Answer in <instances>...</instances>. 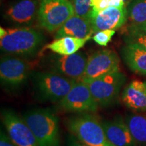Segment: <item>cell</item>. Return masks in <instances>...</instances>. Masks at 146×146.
<instances>
[{"mask_svg": "<svg viewBox=\"0 0 146 146\" xmlns=\"http://www.w3.org/2000/svg\"><path fill=\"white\" fill-rule=\"evenodd\" d=\"M44 41V35L35 29L0 27V47L5 54L30 57L36 54Z\"/></svg>", "mask_w": 146, "mask_h": 146, "instance_id": "cell-1", "label": "cell"}, {"mask_svg": "<svg viewBox=\"0 0 146 146\" xmlns=\"http://www.w3.org/2000/svg\"><path fill=\"white\" fill-rule=\"evenodd\" d=\"M23 118L32 131L39 146H61L59 120L50 109L27 111Z\"/></svg>", "mask_w": 146, "mask_h": 146, "instance_id": "cell-2", "label": "cell"}, {"mask_svg": "<svg viewBox=\"0 0 146 146\" xmlns=\"http://www.w3.org/2000/svg\"><path fill=\"white\" fill-rule=\"evenodd\" d=\"M66 125L70 133L87 146H114L107 138L102 122L91 113L72 116Z\"/></svg>", "mask_w": 146, "mask_h": 146, "instance_id": "cell-3", "label": "cell"}, {"mask_svg": "<svg viewBox=\"0 0 146 146\" xmlns=\"http://www.w3.org/2000/svg\"><path fill=\"white\" fill-rule=\"evenodd\" d=\"M76 81L52 71L37 72L34 76L36 90L41 99L53 102L61 101Z\"/></svg>", "mask_w": 146, "mask_h": 146, "instance_id": "cell-4", "label": "cell"}, {"mask_svg": "<svg viewBox=\"0 0 146 146\" xmlns=\"http://www.w3.org/2000/svg\"><path fill=\"white\" fill-rule=\"evenodd\" d=\"M125 80V75L118 71L95 79L83 81L88 85L91 94L99 106L106 108L114 104L117 100Z\"/></svg>", "mask_w": 146, "mask_h": 146, "instance_id": "cell-5", "label": "cell"}, {"mask_svg": "<svg viewBox=\"0 0 146 146\" xmlns=\"http://www.w3.org/2000/svg\"><path fill=\"white\" fill-rule=\"evenodd\" d=\"M74 11L69 0H41L37 12L39 25L49 32L57 31Z\"/></svg>", "mask_w": 146, "mask_h": 146, "instance_id": "cell-6", "label": "cell"}, {"mask_svg": "<svg viewBox=\"0 0 146 146\" xmlns=\"http://www.w3.org/2000/svg\"><path fill=\"white\" fill-rule=\"evenodd\" d=\"M64 110L68 112L94 113L99 105L93 97L88 85L83 81H77L64 98L60 102Z\"/></svg>", "mask_w": 146, "mask_h": 146, "instance_id": "cell-7", "label": "cell"}, {"mask_svg": "<svg viewBox=\"0 0 146 146\" xmlns=\"http://www.w3.org/2000/svg\"><path fill=\"white\" fill-rule=\"evenodd\" d=\"M29 65L26 61L13 55H5L0 60V79L3 86L14 90L26 83Z\"/></svg>", "mask_w": 146, "mask_h": 146, "instance_id": "cell-8", "label": "cell"}, {"mask_svg": "<svg viewBox=\"0 0 146 146\" xmlns=\"http://www.w3.org/2000/svg\"><path fill=\"white\" fill-rule=\"evenodd\" d=\"M120 71V59L111 50H102L87 58L86 68L81 81L91 80L106 74Z\"/></svg>", "mask_w": 146, "mask_h": 146, "instance_id": "cell-9", "label": "cell"}, {"mask_svg": "<svg viewBox=\"0 0 146 146\" xmlns=\"http://www.w3.org/2000/svg\"><path fill=\"white\" fill-rule=\"evenodd\" d=\"M87 58L86 54L82 52L69 56H54L49 60L48 68L52 72L79 81L85 70Z\"/></svg>", "mask_w": 146, "mask_h": 146, "instance_id": "cell-10", "label": "cell"}, {"mask_svg": "<svg viewBox=\"0 0 146 146\" xmlns=\"http://www.w3.org/2000/svg\"><path fill=\"white\" fill-rule=\"evenodd\" d=\"M1 120L8 135L17 146H39L35 137L23 117L13 111L5 110L1 113Z\"/></svg>", "mask_w": 146, "mask_h": 146, "instance_id": "cell-11", "label": "cell"}, {"mask_svg": "<svg viewBox=\"0 0 146 146\" xmlns=\"http://www.w3.org/2000/svg\"><path fill=\"white\" fill-rule=\"evenodd\" d=\"M128 19L127 8L109 7L96 14H91L90 21L93 33L102 30L120 29Z\"/></svg>", "mask_w": 146, "mask_h": 146, "instance_id": "cell-12", "label": "cell"}, {"mask_svg": "<svg viewBox=\"0 0 146 146\" xmlns=\"http://www.w3.org/2000/svg\"><path fill=\"white\" fill-rule=\"evenodd\" d=\"M39 5L37 0H17L7 9L4 17L16 25H29L37 15Z\"/></svg>", "mask_w": 146, "mask_h": 146, "instance_id": "cell-13", "label": "cell"}, {"mask_svg": "<svg viewBox=\"0 0 146 146\" xmlns=\"http://www.w3.org/2000/svg\"><path fill=\"white\" fill-rule=\"evenodd\" d=\"M107 138L114 146H137L129 131L125 120L116 116L102 122Z\"/></svg>", "mask_w": 146, "mask_h": 146, "instance_id": "cell-14", "label": "cell"}, {"mask_svg": "<svg viewBox=\"0 0 146 146\" xmlns=\"http://www.w3.org/2000/svg\"><path fill=\"white\" fill-rule=\"evenodd\" d=\"M124 104L136 112L146 111V83L139 80L131 81L122 95Z\"/></svg>", "mask_w": 146, "mask_h": 146, "instance_id": "cell-15", "label": "cell"}, {"mask_svg": "<svg viewBox=\"0 0 146 146\" xmlns=\"http://www.w3.org/2000/svg\"><path fill=\"white\" fill-rule=\"evenodd\" d=\"M121 53L125 64L133 72L146 75V49L133 42H126Z\"/></svg>", "mask_w": 146, "mask_h": 146, "instance_id": "cell-16", "label": "cell"}, {"mask_svg": "<svg viewBox=\"0 0 146 146\" xmlns=\"http://www.w3.org/2000/svg\"><path fill=\"white\" fill-rule=\"evenodd\" d=\"M93 33L90 19L74 14L64 24L61 28L56 31L55 39L63 36H73L84 39Z\"/></svg>", "mask_w": 146, "mask_h": 146, "instance_id": "cell-17", "label": "cell"}, {"mask_svg": "<svg viewBox=\"0 0 146 146\" xmlns=\"http://www.w3.org/2000/svg\"><path fill=\"white\" fill-rule=\"evenodd\" d=\"M91 35L87 36L84 39L73 37V36H63L55 39L45 46V48L50 50L55 54L60 56H69L78 52L80 49L84 47Z\"/></svg>", "mask_w": 146, "mask_h": 146, "instance_id": "cell-18", "label": "cell"}, {"mask_svg": "<svg viewBox=\"0 0 146 146\" xmlns=\"http://www.w3.org/2000/svg\"><path fill=\"white\" fill-rule=\"evenodd\" d=\"M125 122L137 146H146V116L131 114Z\"/></svg>", "mask_w": 146, "mask_h": 146, "instance_id": "cell-19", "label": "cell"}, {"mask_svg": "<svg viewBox=\"0 0 146 146\" xmlns=\"http://www.w3.org/2000/svg\"><path fill=\"white\" fill-rule=\"evenodd\" d=\"M128 20L131 25L146 22V0H133L127 7Z\"/></svg>", "mask_w": 146, "mask_h": 146, "instance_id": "cell-20", "label": "cell"}, {"mask_svg": "<svg viewBox=\"0 0 146 146\" xmlns=\"http://www.w3.org/2000/svg\"><path fill=\"white\" fill-rule=\"evenodd\" d=\"M72 5L74 15L90 19L92 11V0H69Z\"/></svg>", "mask_w": 146, "mask_h": 146, "instance_id": "cell-21", "label": "cell"}, {"mask_svg": "<svg viewBox=\"0 0 146 146\" xmlns=\"http://www.w3.org/2000/svg\"><path fill=\"white\" fill-rule=\"evenodd\" d=\"M91 14H96L109 7L127 8L123 0H92Z\"/></svg>", "mask_w": 146, "mask_h": 146, "instance_id": "cell-22", "label": "cell"}, {"mask_svg": "<svg viewBox=\"0 0 146 146\" xmlns=\"http://www.w3.org/2000/svg\"><path fill=\"white\" fill-rule=\"evenodd\" d=\"M115 34V30L107 29L95 33L92 36V39L100 46H106L112 40V36Z\"/></svg>", "mask_w": 146, "mask_h": 146, "instance_id": "cell-23", "label": "cell"}, {"mask_svg": "<svg viewBox=\"0 0 146 146\" xmlns=\"http://www.w3.org/2000/svg\"><path fill=\"white\" fill-rule=\"evenodd\" d=\"M126 42H133L146 49V34L129 31V35L125 37Z\"/></svg>", "mask_w": 146, "mask_h": 146, "instance_id": "cell-24", "label": "cell"}, {"mask_svg": "<svg viewBox=\"0 0 146 146\" xmlns=\"http://www.w3.org/2000/svg\"><path fill=\"white\" fill-rule=\"evenodd\" d=\"M66 145L67 146H87L71 133L67 136Z\"/></svg>", "mask_w": 146, "mask_h": 146, "instance_id": "cell-25", "label": "cell"}, {"mask_svg": "<svg viewBox=\"0 0 146 146\" xmlns=\"http://www.w3.org/2000/svg\"><path fill=\"white\" fill-rule=\"evenodd\" d=\"M0 146H17L15 145L8 135H6L2 131L0 134Z\"/></svg>", "mask_w": 146, "mask_h": 146, "instance_id": "cell-26", "label": "cell"}, {"mask_svg": "<svg viewBox=\"0 0 146 146\" xmlns=\"http://www.w3.org/2000/svg\"><path fill=\"white\" fill-rule=\"evenodd\" d=\"M129 31L146 34V22L140 25H131L129 27Z\"/></svg>", "mask_w": 146, "mask_h": 146, "instance_id": "cell-27", "label": "cell"}, {"mask_svg": "<svg viewBox=\"0 0 146 146\" xmlns=\"http://www.w3.org/2000/svg\"><path fill=\"white\" fill-rule=\"evenodd\" d=\"M133 1V0H123V1H124V2H125V3L126 7H127L128 5L130 4L131 2V1Z\"/></svg>", "mask_w": 146, "mask_h": 146, "instance_id": "cell-28", "label": "cell"}, {"mask_svg": "<svg viewBox=\"0 0 146 146\" xmlns=\"http://www.w3.org/2000/svg\"><path fill=\"white\" fill-rule=\"evenodd\" d=\"M145 83H146V81H145Z\"/></svg>", "mask_w": 146, "mask_h": 146, "instance_id": "cell-29", "label": "cell"}]
</instances>
